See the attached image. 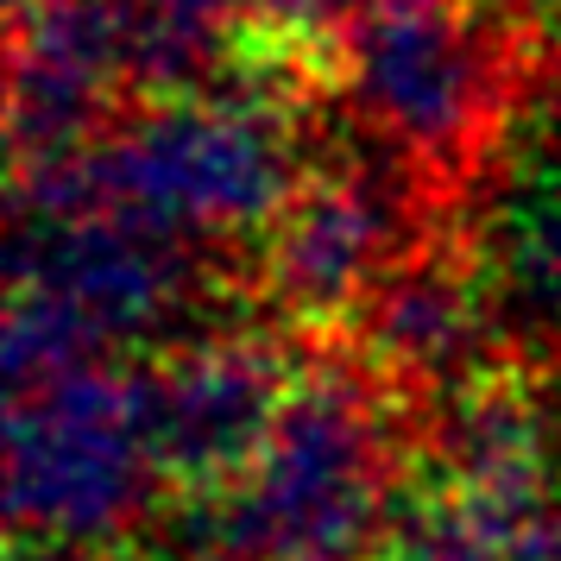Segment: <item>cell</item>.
I'll use <instances>...</instances> for the list:
<instances>
[{
  "mask_svg": "<svg viewBox=\"0 0 561 561\" xmlns=\"http://www.w3.org/2000/svg\"><path fill=\"white\" fill-rule=\"evenodd\" d=\"M297 139L272 95H152L82 152L13 164V221L114 208L171 240L272 228L297 190Z\"/></svg>",
  "mask_w": 561,
  "mask_h": 561,
  "instance_id": "obj_1",
  "label": "cell"
},
{
  "mask_svg": "<svg viewBox=\"0 0 561 561\" xmlns=\"http://www.w3.org/2000/svg\"><path fill=\"white\" fill-rule=\"evenodd\" d=\"M391 517V416L359 373L290 385L253 467L190 499L178 561H354Z\"/></svg>",
  "mask_w": 561,
  "mask_h": 561,
  "instance_id": "obj_2",
  "label": "cell"
},
{
  "mask_svg": "<svg viewBox=\"0 0 561 561\" xmlns=\"http://www.w3.org/2000/svg\"><path fill=\"white\" fill-rule=\"evenodd\" d=\"M158 448L146 373L77 366L13 391L7 410V524L13 542L51 556H95L146 517Z\"/></svg>",
  "mask_w": 561,
  "mask_h": 561,
  "instance_id": "obj_3",
  "label": "cell"
},
{
  "mask_svg": "<svg viewBox=\"0 0 561 561\" xmlns=\"http://www.w3.org/2000/svg\"><path fill=\"white\" fill-rule=\"evenodd\" d=\"M341 57L366 127L435 171L467 164L499 114V57L460 0H366Z\"/></svg>",
  "mask_w": 561,
  "mask_h": 561,
  "instance_id": "obj_4",
  "label": "cell"
},
{
  "mask_svg": "<svg viewBox=\"0 0 561 561\" xmlns=\"http://www.w3.org/2000/svg\"><path fill=\"white\" fill-rule=\"evenodd\" d=\"M290 385L297 379L284 347L253 334L190 341L171 359H158V373H146V398L164 485H178L183 499L228 492L265 448Z\"/></svg>",
  "mask_w": 561,
  "mask_h": 561,
  "instance_id": "obj_5",
  "label": "cell"
},
{
  "mask_svg": "<svg viewBox=\"0 0 561 561\" xmlns=\"http://www.w3.org/2000/svg\"><path fill=\"white\" fill-rule=\"evenodd\" d=\"M13 284H38L77 309L107 347L158 329L196 290L190 240L127 221L114 208H77L13 221Z\"/></svg>",
  "mask_w": 561,
  "mask_h": 561,
  "instance_id": "obj_6",
  "label": "cell"
},
{
  "mask_svg": "<svg viewBox=\"0 0 561 561\" xmlns=\"http://www.w3.org/2000/svg\"><path fill=\"white\" fill-rule=\"evenodd\" d=\"M404 203L373 171H322L290 190L265 240V290L297 322H341L366 309L379 278L398 265Z\"/></svg>",
  "mask_w": 561,
  "mask_h": 561,
  "instance_id": "obj_7",
  "label": "cell"
},
{
  "mask_svg": "<svg viewBox=\"0 0 561 561\" xmlns=\"http://www.w3.org/2000/svg\"><path fill=\"white\" fill-rule=\"evenodd\" d=\"M127 70V0H13V164L82 152Z\"/></svg>",
  "mask_w": 561,
  "mask_h": 561,
  "instance_id": "obj_8",
  "label": "cell"
},
{
  "mask_svg": "<svg viewBox=\"0 0 561 561\" xmlns=\"http://www.w3.org/2000/svg\"><path fill=\"white\" fill-rule=\"evenodd\" d=\"M480 284L455 259H404L366 297V341H373L379 366L416 385H442L467 373V359L480 347Z\"/></svg>",
  "mask_w": 561,
  "mask_h": 561,
  "instance_id": "obj_9",
  "label": "cell"
},
{
  "mask_svg": "<svg viewBox=\"0 0 561 561\" xmlns=\"http://www.w3.org/2000/svg\"><path fill=\"white\" fill-rule=\"evenodd\" d=\"M107 354L114 347L64 297L38 290V284H13V297H7V391L51 385L64 373H77V366L107 359Z\"/></svg>",
  "mask_w": 561,
  "mask_h": 561,
  "instance_id": "obj_10",
  "label": "cell"
},
{
  "mask_svg": "<svg viewBox=\"0 0 561 561\" xmlns=\"http://www.w3.org/2000/svg\"><path fill=\"white\" fill-rule=\"evenodd\" d=\"M379 561H511V549L442 485L435 499L410 505V517H398Z\"/></svg>",
  "mask_w": 561,
  "mask_h": 561,
  "instance_id": "obj_11",
  "label": "cell"
}]
</instances>
